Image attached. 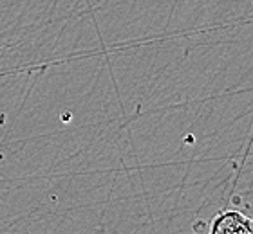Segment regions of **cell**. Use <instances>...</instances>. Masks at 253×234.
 <instances>
[{
    "label": "cell",
    "instance_id": "1",
    "mask_svg": "<svg viewBox=\"0 0 253 234\" xmlns=\"http://www.w3.org/2000/svg\"><path fill=\"white\" fill-rule=\"evenodd\" d=\"M211 234H253V218L241 211H221L211 220Z\"/></svg>",
    "mask_w": 253,
    "mask_h": 234
}]
</instances>
